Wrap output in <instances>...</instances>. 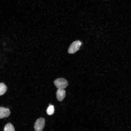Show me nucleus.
Returning a JSON list of instances; mask_svg holds the SVG:
<instances>
[{
	"mask_svg": "<svg viewBox=\"0 0 131 131\" xmlns=\"http://www.w3.org/2000/svg\"><path fill=\"white\" fill-rule=\"evenodd\" d=\"M10 113L9 109L0 107V119L8 117L10 115Z\"/></svg>",
	"mask_w": 131,
	"mask_h": 131,
	"instance_id": "39448f33",
	"label": "nucleus"
},
{
	"mask_svg": "<svg viewBox=\"0 0 131 131\" xmlns=\"http://www.w3.org/2000/svg\"><path fill=\"white\" fill-rule=\"evenodd\" d=\"M54 112V108L53 106L50 104L47 110V112L48 115H51L53 114Z\"/></svg>",
	"mask_w": 131,
	"mask_h": 131,
	"instance_id": "6e6552de",
	"label": "nucleus"
},
{
	"mask_svg": "<svg viewBox=\"0 0 131 131\" xmlns=\"http://www.w3.org/2000/svg\"><path fill=\"white\" fill-rule=\"evenodd\" d=\"M7 90V87L3 83H0V96L4 94Z\"/></svg>",
	"mask_w": 131,
	"mask_h": 131,
	"instance_id": "423d86ee",
	"label": "nucleus"
},
{
	"mask_svg": "<svg viewBox=\"0 0 131 131\" xmlns=\"http://www.w3.org/2000/svg\"><path fill=\"white\" fill-rule=\"evenodd\" d=\"M56 94L57 99L59 101H62L66 96V91L64 89H58Z\"/></svg>",
	"mask_w": 131,
	"mask_h": 131,
	"instance_id": "20e7f679",
	"label": "nucleus"
},
{
	"mask_svg": "<svg viewBox=\"0 0 131 131\" xmlns=\"http://www.w3.org/2000/svg\"><path fill=\"white\" fill-rule=\"evenodd\" d=\"M4 131H14V127L13 125L10 123H8L5 125L4 130Z\"/></svg>",
	"mask_w": 131,
	"mask_h": 131,
	"instance_id": "0eeeda50",
	"label": "nucleus"
},
{
	"mask_svg": "<svg viewBox=\"0 0 131 131\" xmlns=\"http://www.w3.org/2000/svg\"><path fill=\"white\" fill-rule=\"evenodd\" d=\"M45 120L43 118H40L36 121L34 128L35 131H42L45 126Z\"/></svg>",
	"mask_w": 131,
	"mask_h": 131,
	"instance_id": "7ed1b4c3",
	"label": "nucleus"
},
{
	"mask_svg": "<svg viewBox=\"0 0 131 131\" xmlns=\"http://www.w3.org/2000/svg\"><path fill=\"white\" fill-rule=\"evenodd\" d=\"M82 44V42L79 40L73 42L69 48L68 53L71 54L74 53L79 49Z\"/></svg>",
	"mask_w": 131,
	"mask_h": 131,
	"instance_id": "f257e3e1",
	"label": "nucleus"
},
{
	"mask_svg": "<svg viewBox=\"0 0 131 131\" xmlns=\"http://www.w3.org/2000/svg\"><path fill=\"white\" fill-rule=\"evenodd\" d=\"M54 84L56 87L58 89H64L66 88L68 85V82L63 78H59L54 81Z\"/></svg>",
	"mask_w": 131,
	"mask_h": 131,
	"instance_id": "f03ea898",
	"label": "nucleus"
}]
</instances>
